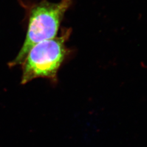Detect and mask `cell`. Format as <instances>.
I'll use <instances>...</instances> for the list:
<instances>
[{
	"mask_svg": "<svg viewBox=\"0 0 147 147\" xmlns=\"http://www.w3.org/2000/svg\"><path fill=\"white\" fill-rule=\"evenodd\" d=\"M71 0H61L57 3L42 0L24 7L26 9L28 24L26 35L16 58L8 63L9 67L21 65L30 50L39 42L57 36L58 30Z\"/></svg>",
	"mask_w": 147,
	"mask_h": 147,
	"instance_id": "1",
	"label": "cell"
},
{
	"mask_svg": "<svg viewBox=\"0 0 147 147\" xmlns=\"http://www.w3.org/2000/svg\"><path fill=\"white\" fill-rule=\"evenodd\" d=\"M71 33V28H64L59 36L32 48L21 63V84L38 78L48 79L53 84L57 82L59 69L69 53L65 44Z\"/></svg>",
	"mask_w": 147,
	"mask_h": 147,
	"instance_id": "2",
	"label": "cell"
}]
</instances>
